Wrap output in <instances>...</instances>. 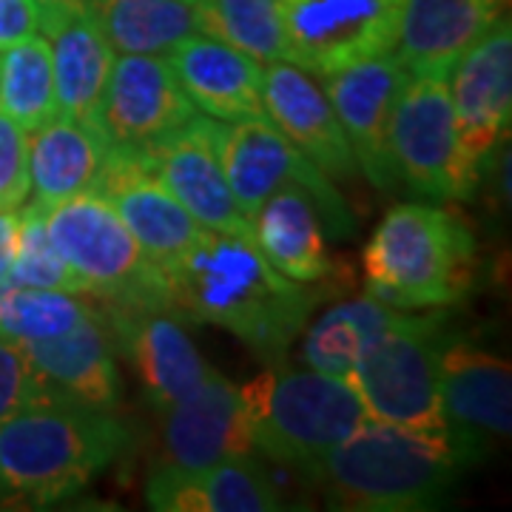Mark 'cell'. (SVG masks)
<instances>
[{
    "mask_svg": "<svg viewBox=\"0 0 512 512\" xmlns=\"http://www.w3.org/2000/svg\"><path fill=\"white\" fill-rule=\"evenodd\" d=\"M40 32L37 0H0V52Z\"/></svg>",
    "mask_w": 512,
    "mask_h": 512,
    "instance_id": "obj_35",
    "label": "cell"
},
{
    "mask_svg": "<svg viewBox=\"0 0 512 512\" xmlns=\"http://www.w3.org/2000/svg\"><path fill=\"white\" fill-rule=\"evenodd\" d=\"M0 111L26 134L60 114L55 66L46 35H32L0 55Z\"/></svg>",
    "mask_w": 512,
    "mask_h": 512,
    "instance_id": "obj_29",
    "label": "cell"
},
{
    "mask_svg": "<svg viewBox=\"0 0 512 512\" xmlns=\"http://www.w3.org/2000/svg\"><path fill=\"white\" fill-rule=\"evenodd\" d=\"M9 282L18 288H55V291L83 293L72 268L57 254L55 242L49 239L43 211L37 205L18 208V242L9 265Z\"/></svg>",
    "mask_w": 512,
    "mask_h": 512,
    "instance_id": "obj_32",
    "label": "cell"
},
{
    "mask_svg": "<svg viewBox=\"0 0 512 512\" xmlns=\"http://www.w3.org/2000/svg\"><path fill=\"white\" fill-rule=\"evenodd\" d=\"M97 311L100 308L80 299V293L74 291L12 285L0 302V336L18 345L49 342L80 328L97 316Z\"/></svg>",
    "mask_w": 512,
    "mask_h": 512,
    "instance_id": "obj_31",
    "label": "cell"
},
{
    "mask_svg": "<svg viewBox=\"0 0 512 512\" xmlns=\"http://www.w3.org/2000/svg\"><path fill=\"white\" fill-rule=\"evenodd\" d=\"M197 114L165 55L114 57L97 131L114 148L151 146Z\"/></svg>",
    "mask_w": 512,
    "mask_h": 512,
    "instance_id": "obj_13",
    "label": "cell"
},
{
    "mask_svg": "<svg viewBox=\"0 0 512 512\" xmlns=\"http://www.w3.org/2000/svg\"><path fill=\"white\" fill-rule=\"evenodd\" d=\"M12 288V282H9V276H0V302H3V296H6V291Z\"/></svg>",
    "mask_w": 512,
    "mask_h": 512,
    "instance_id": "obj_38",
    "label": "cell"
},
{
    "mask_svg": "<svg viewBox=\"0 0 512 512\" xmlns=\"http://www.w3.org/2000/svg\"><path fill=\"white\" fill-rule=\"evenodd\" d=\"M40 29L52 49L60 114L97 131L117 52L94 20L92 9H43Z\"/></svg>",
    "mask_w": 512,
    "mask_h": 512,
    "instance_id": "obj_22",
    "label": "cell"
},
{
    "mask_svg": "<svg viewBox=\"0 0 512 512\" xmlns=\"http://www.w3.org/2000/svg\"><path fill=\"white\" fill-rule=\"evenodd\" d=\"M146 501L160 512H274L285 510V493L251 456L225 458L208 467L154 470Z\"/></svg>",
    "mask_w": 512,
    "mask_h": 512,
    "instance_id": "obj_20",
    "label": "cell"
},
{
    "mask_svg": "<svg viewBox=\"0 0 512 512\" xmlns=\"http://www.w3.org/2000/svg\"><path fill=\"white\" fill-rule=\"evenodd\" d=\"M103 316L109 322L114 345L126 350L157 413L194 396L217 370L202 359L171 308L106 305Z\"/></svg>",
    "mask_w": 512,
    "mask_h": 512,
    "instance_id": "obj_16",
    "label": "cell"
},
{
    "mask_svg": "<svg viewBox=\"0 0 512 512\" xmlns=\"http://www.w3.org/2000/svg\"><path fill=\"white\" fill-rule=\"evenodd\" d=\"M94 188L114 205L143 254L165 271L205 231L131 148H109Z\"/></svg>",
    "mask_w": 512,
    "mask_h": 512,
    "instance_id": "obj_17",
    "label": "cell"
},
{
    "mask_svg": "<svg viewBox=\"0 0 512 512\" xmlns=\"http://www.w3.org/2000/svg\"><path fill=\"white\" fill-rule=\"evenodd\" d=\"M288 63L305 72H342L396 49L404 0H279Z\"/></svg>",
    "mask_w": 512,
    "mask_h": 512,
    "instance_id": "obj_10",
    "label": "cell"
},
{
    "mask_svg": "<svg viewBox=\"0 0 512 512\" xmlns=\"http://www.w3.org/2000/svg\"><path fill=\"white\" fill-rule=\"evenodd\" d=\"M251 228L259 254L293 282L313 285L336 271L319 205L305 188L291 185L271 194L251 217Z\"/></svg>",
    "mask_w": 512,
    "mask_h": 512,
    "instance_id": "obj_25",
    "label": "cell"
},
{
    "mask_svg": "<svg viewBox=\"0 0 512 512\" xmlns=\"http://www.w3.org/2000/svg\"><path fill=\"white\" fill-rule=\"evenodd\" d=\"M410 77L413 74L407 72L396 49L362 60L342 72L325 74V94L348 134L359 174H365L367 183L382 191L399 188L387 131L393 106Z\"/></svg>",
    "mask_w": 512,
    "mask_h": 512,
    "instance_id": "obj_12",
    "label": "cell"
},
{
    "mask_svg": "<svg viewBox=\"0 0 512 512\" xmlns=\"http://www.w3.org/2000/svg\"><path fill=\"white\" fill-rule=\"evenodd\" d=\"M160 421L165 464L171 467L194 470L254 453L242 393L220 370H214L194 396L163 410Z\"/></svg>",
    "mask_w": 512,
    "mask_h": 512,
    "instance_id": "obj_19",
    "label": "cell"
},
{
    "mask_svg": "<svg viewBox=\"0 0 512 512\" xmlns=\"http://www.w3.org/2000/svg\"><path fill=\"white\" fill-rule=\"evenodd\" d=\"M163 276L174 313L228 330L268 365L285 359L325 299L271 268L254 239L217 231H202Z\"/></svg>",
    "mask_w": 512,
    "mask_h": 512,
    "instance_id": "obj_1",
    "label": "cell"
},
{
    "mask_svg": "<svg viewBox=\"0 0 512 512\" xmlns=\"http://www.w3.org/2000/svg\"><path fill=\"white\" fill-rule=\"evenodd\" d=\"M470 467L447 436L365 419L302 476L333 510L416 512L439 507Z\"/></svg>",
    "mask_w": 512,
    "mask_h": 512,
    "instance_id": "obj_3",
    "label": "cell"
},
{
    "mask_svg": "<svg viewBox=\"0 0 512 512\" xmlns=\"http://www.w3.org/2000/svg\"><path fill=\"white\" fill-rule=\"evenodd\" d=\"M15 242H18V211H0V276H9Z\"/></svg>",
    "mask_w": 512,
    "mask_h": 512,
    "instance_id": "obj_36",
    "label": "cell"
},
{
    "mask_svg": "<svg viewBox=\"0 0 512 512\" xmlns=\"http://www.w3.org/2000/svg\"><path fill=\"white\" fill-rule=\"evenodd\" d=\"M399 313V308L384 305L370 293L339 302L322 313L311 328H305L299 356L313 370L345 379L367 345L379 339L399 319Z\"/></svg>",
    "mask_w": 512,
    "mask_h": 512,
    "instance_id": "obj_27",
    "label": "cell"
},
{
    "mask_svg": "<svg viewBox=\"0 0 512 512\" xmlns=\"http://www.w3.org/2000/svg\"><path fill=\"white\" fill-rule=\"evenodd\" d=\"M478 245L470 225L441 205H396L367 239V293L399 311L444 308L476 279Z\"/></svg>",
    "mask_w": 512,
    "mask_h": 512,
    "instance_id": "obj_4",
    "label": "cell"
},
{
    "mask_svg": "<svg viewBox=\"0 0 512 512\" xmlns=\"http://www.w3.org/2000/svg\"><path fill=\"white\" fill-rule=\"evenodd\" d=\"M165 57L188 100L205 117L220 123L265 117V106H262L265 66L251 55L214 37L191 35Z\"/></svg>",
    "mask_w": 512,
    "mask_h": 512,
    "instance_id": "obj_21",
    "label": "cell"
},
{
    "mask_svg": "<svg viewBox=\"0 0 512 512\" xmlns=\"http://www.w3.org/2000/svg\"><path fill=\"white\" fill-rule=\"evenodd\" d=\"M200 35L222 40L262 66L288 60L279 0H197Z\"/></svg>",
    "mask_w": 512,
    "mask_h": 512,
    "instance_id": "obj_30",
    "label": "cell"
},
{
    "mask_svg": "<svg viewBox=\"0 0 512 512\" xmlns=\"http://www.w3.org/2000/svg\"><path fill=\"white\" fill-rule=\"evenodd\" d=\"M504 9L507 0H404L396 55L413 77L450 74Z\"/></svg>",
    "mask_w": 512,
    "mask_h": 512,
    "instance_id": "obj_24",
    "label": "cell"
},
{
    "mask_svg": "<svg viewBox=\"0 0 512 512\" xmlns=\"http://www.w3.org/2000/svg\"><path fill=\"white\" fill-rule=\"evenodd\" d=\"M450 339L447 313H399L345 376L367 419L447 436L441 410V353Z\"/></svg>",
    "mask_w": 512,
    "mask_h": 512,
    "instance_id": "obj_6",
    "label": "cell"
},
{
    "mask_svg": "<svg viewBox=\"0 0 512 512\" xmlns=\"http://www.w3.org/2000/svg\"><path fill=\"white\" fill-rule=\"evenodd\" d=\"M217 140L220 120L194 114L185 126L137 154L205 231L254 239L251 220L242 214L225 180Z\"/></svg>",
    "mask_w": 512,
    "mask_h": 512,
    "instance_id": "obj_11",
    "label": "cell"
},
{
    "mask_svg": "<svg viewBox=\"0 0 512 512\" xmlns=\"http://www.w3.org/2000/svg\"><path fill=\"white\" fill-rule=\"evenodd\" d=\"M183 3H191V6H194V3H197V0H183Z\"/></svg>",
    "mask_w": 512,
    "mask_h": 512,
    "instance_id": "obj_39",
    "label": "cell"
},
{
    "mask_svg": "<svg viewBox=\"0 0 512 512\" xmlns=\"http://www.w3.org/2000/svg\"><path fill=\"white\" fill-rule=\"evenodd\" d=\"M23 348L29 353V362L40 376V382L57 399L97 407V410H114V404L120 402L123 382L114 353L117 345L103 308L72 333Z\"/></svg>",
    "mask_w": 512,
    "mask_h": 512,
    "instance_id": "obj_23",
    "label": "cell"
},
{
    "mask_svg": "<svg viewBox=\"0 0 512 512\" xmlns=\"http://www.w3.org/2000/svg\"><path fill=\"white\" fill-rule=\"evenodd\" d=\"M109 143L94 128L57 114L29 137V180L32 205L49 208L55 202L94 188L106 163Z\"/></svg>",
    "mask_w": 512,
    "mask_h": 512,
    "instance_id": "obj_26",
    "label": "cell"
},
{
    "mask_svg": "<svg viewBox=\"0 0 512 512\" xmlns=\"http://www.w3.org/2000/svg\"><path fill=\"white\" fill-rule=\"evenodd\" d=\"M29 191V134L0 111V211H18Z\"/></svg>",
    "mask_w": 512,
    "mask_h": 512,
    "instance_id": "obj_34",
    "label": "cell"
},
{
    "mask_svg": "<svg viewBox=\"0 0 512 512\" xmlns=\"http://www.w3.org/2000/svg\"><path fill=\"white\" fill-rule=\"evenodd\" d=\"M441 410L450 441L478 464L490 439L510 436V362L453 336L441 353Z\"/></svg>",
    "mask_w": 512,
    "mask_h": 512,
    "instance_id": "obj_14",
    "label": "cell"
},
{
    "mask_svg": "<svg viewBox=\"0 0 512 512\" xmlns=\"http://www.w3.org/2000/svg\"><path fill=\"white\" fill-rule=\"evenodd\" d=\"M49 396L52 393L40 382L26 348L0 336V421Z\"/></svg>",
    "mask_w": 512,
    "mask_h": 512,
    "instance_id": "obj_33",
    "label": "cell"
},
{
    "mask_svg": "<svg viewBox=\"0 0 512 512\" xmlns=\"http://www.w3.org/2000/svg\"><path fill=\"white\" fill-rule=\"evenodd\" d=\"M89 9L120 55H168L200 35L197 12L183 0H94Z\"/></svg>",
    "mask_w": 512,
    "mask_h": 512,
    "instance_id": "obj_28",
    "label": "cell"
},
{
    "mask_svg": "<svg viewBox=\"0 0 512 512\" xmlns=\"http://www.w3.org/2000/svg\"><path fill=\"white\" fill-rule=\"evenodd\" d=\"M94 0H37L40 12L43 9H89Z\"/></svg>",
    "mask_w": 512,
    "mask_h": 512,
    "instance_id": "obj_37",
    "label": "cell"
},
{
    "mask_svg": "<svg viewBox=\"0 0 512 512\" xmlns=\"http://www.w3.org/2000/svg\"><path fill=\"white\" fill-rule=\"evenodd\" d=\"M262 106L265 117L330 180H353L359 174L348 134L311 72L288 60L268 63L262 74Z\"/></svg>",
    "mask_w": 512,
    "mask_h": 512,
    "instance_id": "obj_18",
    "label": "cell"
},
{
    "mask_svg": "<svg viewBox=\"0 0 512 512\" xmlns=\"http://www.w3.org/2000/svg\"><path fill=\"white\" fill-rule=\"evenodd\" d=\"M40 211L49 239L83 293L117 308H171L163 271L143 254L126 222L97 188Z\"/></svg>",
    "mask_w": 512,
    "mask_h": 512,
    "instance_id": "obj_7",
    "label": "cell"
},
{
    "mask_svg": "<svg viewBox=\"0 0 512 512\" xmlns=\"http://www.w3.org/2000/svg\"><path fill=\"white\" fill-rule=\"evenodd\" d=\"M254 450L291 470H308L367 419L345 379L313 367L271 362L239 387Z\"/></svg>",
    "mask_w": 512,
    "mask_h": 512,
    "instance_id": "obj_5",
    "label": "cell"
},
{
    "mask_svg": "<svg viewBox=\"0 0 512 512\" xmlns=\"http://www.w3.org/2000/svg\"><path fill=\"white\" fill-rule=\"evenodd\" d=\"M128 447L111 410L40 399L0 421V510H43L74 498Z\"/></svg>",
    "mask_w": 512,
    "mask_h": 512,
    "instance_id": "obj_2",
    "label": "cell"
},
{
    "mask_svg": "<svg viewBox=\"0 0 512 512\" xmlns=\"http://www.w3.org/2000/svg\"><path fill=\"white\" fill-rule=\"evenodd\" d=\"M217 146L228 188L248 220L271 194L296 185L316 200L328 237L353 234L356 220L328 174H322L268 117L220 123Z\"/></svg>",
    "mask_w": 512,
    "mask_h": 512,
    "instance_id": "obj_9",
    "label": "cell"
},
{
    "mask_svg": "<svg viewBox=\"0 0 512 512\" xmlns=\"http://www.w3.org/2000/svg\"><path fill=\"white\" fill-rule=\"evenodd\" d=\"M464 160L478 174L487 154L507 137L512 120V26L507 15L478 37L450 69Z\"/></svg>",
    "mask_w": 512,
    "mask_h": 512,
    "instance_id": "obj_15",
    "label": "cell"
},
{
    "mask_svg": "<svg viewBox=\"0 0 512 512\" xmlns=\"http://www.w3.org/2000/svg\"><path fill=\"white\" fill-rule=\"evenodd\" d=\"M390 160L399 183L436 202L470 200L478 174L458 140L450 74L410 77L390 114Z\"/></svg>",
    "mask_w": 512,
    "mask_h": 512,
    "instance_id": "obj_8",
    "label": "cell"
}]
</instances>
